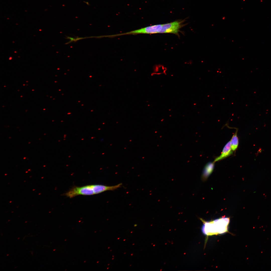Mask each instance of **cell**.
Here are the masks:
<instances>
[{
    "instance_id": "cell-2",
    "label": "cell",
    "mask_w": 271,
    "mask_h": 271,
    "mask_svg": "<svg viewBox=\"0 0 271 271\" xmlns=\"http://www.w3.org/2000/svg\"><path fill=\"white\" fill-rule=\"evenodd\" d=\"M94 194L92 185H89L81 187H74L64 195L72 198L79 195H91Z\"/></svg>"
},
{
    "instance_id": "cell-1",
    "label": "cell",
    "mask_w": 271,
    "mask_h": 271,
    "mask_svg": "<svg viewBox=\"0 0 271 271\" xmlns=\"http://www.w3.org/2000/svg\"><path fill=\"white\" fill-rule=\"evenodd\" d=\"M203 223L201 230L207 235L222 234L228 231V226L230 222L229 218L223 217L210 222L205 221L202 219Z\"/></svg>"
},
{
    "instance_id": "cell-4",
    "label": "cell",
    "mask_w": 271,
    "mask_h": 271,
    "mask_svg": "<svg viewBox=\"0 0 271 271\" xmlns=\"http://www.w3.org/2000/svg\"><path fill=\"white\" fill-rule=\"evenodd\" d=\"M121 183L111 186H107L101 184L92 185L95 194H99L105 191L108 190H113L121 187Z\"/></svg>"
},
{
    "instance_id": "cell-3",
    "label": "cell",
    "mask_w": 271,
    "mask_h": 271,
    "mask_svg": "<svg viewBox=\"0 0 271 271\" xmlns=\"http://www.w3.org/2000/svg\"><path fill=\"white\" fill-rule=\"evenodd\" d=\"M181 27V22L178 21L163 24L162 33L177 34Z\"/></svg>"
},
{
    "instance_id": "cell-7",
    "label": "cell",
    "mask_w": 271,
    "mask_h": 271,
    "mask_svg": "<svg viewBox=\"0 0 271 271\" xmlns=\"http://www.w3.org/2000/svg\"><path fill=\"white\" fill-rule=\"evenodd\" d=\"M238 130H236L230 140L232 149L233 151L236 150L239 144V140L237 136Z\"/></svg>"
},
{
    "instance_id": "cell-6",
    "label": "cell",
    "mask_w": 271,
    "mask_h": 271,
    "mask_svg": "<svg viewBox=\"0 0 271 271\" xmlns=\"http://www.w3.org/2000/svg\"><path fill=\"white\" fill-rule=\"evenodd\" d=\"M215 163L214 162H209L205 166L201 176V178L203 181L206 180L213 172Z\"/></svg>"
},
{
    "instance_id": "cell-5",
    "label": "cell",
    "mask_w": 271,
    "mask_h": 271,
    "mask_svg": "<svg viewBox=\"0 0 271 271\" xmlns=\"http://www.w3.org/2000/svg\"><path fill=\"white\" fill-rule=\"evenodd\" d=\"M233 153L231 146L230 141L228 142L224 147L221 155L217 157L213 161L214 163L222 160L232 155Z\"/></svg>"
}]
</instances>
